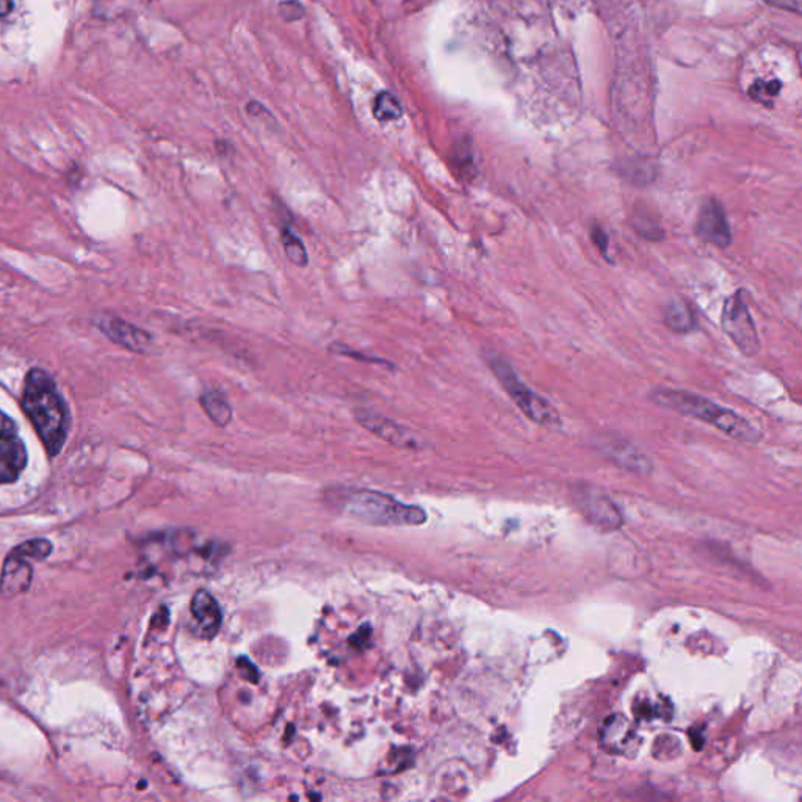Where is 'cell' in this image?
<instances>
[{
	"label": "cell",
	"mask_w": 802,
	"mask_h": 802,
	"mask_svg": "<svg viewBox=\"0 0 802 802\" xmlns=\"http://www.w3.org/2000/svg\"><path fill=\"white\" fill-rule=\"evenodd\" d=\"M22 409L29 417L50 457H57L68 439L72 413L57 383L43 369H32L25 376Z\"/></svg>",
	"instance_id": "obj_1"
},
{
	"label": "cell",
	"mask_w": 802,
	"mask_h": 802,
	"mask_svg": "<svg viewBox=\"0 0 802 802\" xmlns=\"http://www.w3.org/2000/svg\"><path fill=\"white\" fill-rule=\"evenodd\" d=\"M650 400L657 403L661 408L693 417L723 431L724 435L741 442H759L761 432L754 425L749 424L740 414L732 409L723 408L718 403L708 398L700 397L693 392L680 389H657L650 394Z\"/></svg>",
	"instance_id": "obj_2"
},
{
	"label": "cell",
	"mask_w": 802,
	"mask_h": 802,
	"mask_svg": "<svg viewBox=\"0 0 802 802\" xmlns=\"http://www.w3.org/2000/svg\"><path fill=\"white\" fill-rule=\"evenodd\" d=\"M340 505L347 515L378 527H408L427 523V513L419 506L402 504L397 498L378 491H347Z\"/></svg>",
	"instance_id": "obj_3"
},
{
	"label": "cell",
	"mask_w": 802,
	"mask_h": 802,
	"mask_svg": "<svg viewBox=\"0 0 802 802\" xmlns=\"http://www.w3.org/2000/svg\"><path fill=\"white\" fill-rule=\"evenodd\" d=\"M486 362L491 372L498 380L501 386L504 387L506 394L509 395L517 408L520 409L531 420V422L541 425V427L556 428L561 425V416L556 406L547 398L539 395L538 392L530 389L523 380L517 376L515 369L512 367L505 358L501 354H486Z\"/></svg>",
	"instance_id": "obj_4"
},
{
	"label": "cell",
	"mask_w": 802,
	"mask_h": 802,
	"mask_svg": "<svg viewBox=\"0 0 802 802\" xmlns=\"http://www.w3.org/2000/svg\"><path fill=\"white\" fill-rule=\"evenodd\" d=\"M721 327L743 354L752 358L759 353L760 339L746 303L745 292L737 290L726 299L721 312Z\"/></svg>",
	"instance_id": "obj_5"
},
{
	"label": "cell",
	"mask_w": 802,
	"mask_h": 802,
	"mask_svg": "<svg viewBox=\"0 0 802 802\" xmlns=\"http://www.w3.org/2000/svg\"><path fill=\"white\" fill-rule=\"evenodd\" d=\"M28 465V449L17 424L0 411V484L17 482Z\"/></svg>",
	"instance_id": "obj_6"
},
{
	"label": "cell",
	"mask_w": 802,
	"mask_h": 802,
	"mask_svg": "<svg viewBox=\"0 0 802 802\" xmlns=\"http://www.w3.org/2000/svg\"><path fill=\"white\" fill-rule=\"evenodd\" d=\"M354 419L365 430L372 435L378 436L384 442L398 449L420 450L424 447V439L416 431L403 427L395 420L387 419L378 413L369 411V409H356Z\"/></svg>",
	"instance_id": "obj_7"
},
{
	"label": "cell",
	"mask_w": 802,
	"mask_h": 802,
	"mask_svg": "<svg viewBox=\"0 0 802 802\" xmlns=\"http://www.w3.org/2000/svg\"><path fill=\"white\" fill-rule=\"evenodd\" d=\"M697 239L707 245L727 248L732 243V231L726 210L718 199L710 198L701 206L696 218Z\"/></svg>",
	"instance_id": "obj_8"
},
{
	"label": "cell",
	"mask_w": 802,
	"mask_h": 802,
	"mask_svg": "<svg viewBox=\"0 0 802 802\" xmlns=\"http://www.w3.org/2000/svg\"><path fill=\"white\" fill-rule=\"evenodd\" d=\"M32 560L20 546L11 550L0 575V593L3 597H17L25 593L32 582Z\"/></svg>",
	"instance_id": "obj_9"
},
{
	"label": "cell",
	"mask_w": 802,
	"mask_h": 802,
	"mask_svg": "<svg viewBox=\"0 0 802 802\" xmlns=\"http://www.w3.org/2000/svg\"><path fill=\"white\" fill-rule=\"evenodd\" d=\"M579 504L582 506V512L585 513L587 519L598 525V527L616 530L623 524L619 509L604 494L594 493L591 490L585 491L580 495Z\"/></svg>",
	"instance_id": "obj_10"
},
{
	"label": "cell",
	"mask_w": 802,
	"mask_h": 802,
	"mask_svg": "<svg viewBox=\"0 0 802 802\" xmlns=\"http://www.w3.org/2000/svg\"><path fill=\"white\" fill-rule=\"evenodd\" d=\"M191 615L196 619V627L201 638H213L220 631L221 616L220 605L212 594L205 590H199L191 601Z\"/></svg>",
	"instance_id": "obj_11"
},
{
	"label": "cell",
	"mask_w": 802,
	"mask_h": 802,
	"mask_svg": "<svg viewBox=\"0 0 802 802\" xmlns=\"http://www.w3.org/2000/svg\"><path fill=\"white\" fill-rule=\"evenodd\" d=\"M99 328H102V331L106 332L113 342L120 343V345L125 347V349L140 351V353L147 350V347H150L151 342H153V339H151V336L147 334L146 331L140 330V328L134 327V325L125 323L123 320L110 319L107 323H103L102 321V323L99 325Z\"/></svg>",
	"instance_id": "obj_12"
},
{
	"label": "cell",
	"mask_w": 802,
	"mask_h": 802,
	"mask_svg": "<svg viewBox=\"0 0 802 802\" xmlns=\"http://www.w3.org/2000/svg\"><path fill=\"white\" fill-rule=\"evenodd\" d=\"M635 740H637V738H635L630 724H628V721L620 718V716H613V718L608 719V723L605 724L604 734H602V745H604L608 751L616 754L630 751L631 745H634Z\"/></svg>",
	"instance_id": "obj_13"
},
{
	"label": "cell",
	"mask_w": 802,
	"mask_h": 802,
	"mask_svg": "<svg viewBox=\"0 0 802 802\" xmlns=\"http://www.w3.org/2000/svg\"><path fill=\"white\" fill-rule=\"evenodd\" d=\"M199 405L217 427L224 428L232 422L234 411H232L231 403L220 391L209 389L202 392L201 397H199Z\"/></svg>",
	"instance_id": "obj_14"
},
{
	"label": "cell",
	"mask_w": 802,
	"mask_h": 802,
	"mask_svg": "<svg viewBox=\"0 0 802 802\" xmlns=\"http://www.w3.org/2000/svg\"><path fill=\"white\" fill-rule=\"evenodd\" d=\"M663 321L669 330L678 332V334H686L696 328L693 309L690 308L689 303L680 298L667 303L663 309Z\"/></svg>",
	"instance_id": "obj_15"
},
{
	"label": "cell",
	"mask_w": 802,
	"mask_h": 802,
	"mask_svg": "<svg viewBox=\"0 0 802 802\" xmlns=\"http://www.w3.org/2000/svg\"><path fill=\"white\" fill-rule=\"evenodd\" d=\"M607 453L617 464L623 465L628 471L645 472L649 469V461L646 460L645 454L639 453L630 443L612 442L608 446Z\"/></svg>",
	"instance_id": "obj_16"
},
{
	"label": "cell",
	"mask_w": 802,
	"mask_h": 802,
	"mask_svg": "<svg viewBox=\"0 0 802 802\" xmlns=\"http://www.w3.org/2000/svg\"><path fill=\"white\" fill-rule=\"evenodd\" d=\"M281 243H283L284 253H286L288 261H290L295 267H308V250H306L305 243H303V240L299 239L295 232H292L288 228H284L283 231H281Z\"/></svg>",
	"instance_id": "obj_17"
},
{
	"label": "cell",
	"mask_w": 802,
	"mask_h": 802,
	"mask_svg": "<svg viewBox=\"0 0 802 802\" xmlns=\"http://www.w3.org/2000/svg\"><path fill=\"white\" fill-rule=\"evenodd\" d=\"M373 112H375L376 120L394 121L402 117V107L397 98H394L391 94H383L376 99Z\"/></svg>",
	"instance_id": "obj_18"
},
{
	"label": "cell",
	"mask_w": 802,
	"mask_h": 802,
	"mask_svg": "<svg viewBox=\"0 0 802 802\" xmlns=\"http://www.w3.org/2000/svg\"><path fill=\"white\" fill-rule=\"evenodd\" d=\"M635 229L639 235L650 240V242H657V240L663 239V229L659 227L657 221H652V218L645 216L642 212H638L634 220Z\"/></svg>",
	"instance_id": "obj_19"
},
{
	"label": "cell",
	"mask_w": 802,
	"mask_h": 802,
	"mask_svg": "<svg viewBox=\"0 0 802 802\" xmlns=\"http://www.w3.org/2000/svg\"><path fill=\"white\" fill-rule=\"evenodd\" d=\"M779 88H781V84L776 83V80L774 83H759L754 85L751 96L759 99V101H763V99H770L772 96L778 95Z\"/></svg>",
	"instance_id": "obj_20"
},
{
	"label": "cell",
	"mask_w": 802,
	"mask_h": 802,
	"mask_svg": "<svg viewBox=\"0 0 802 802\" xmlns=\"http://www.w3.org/2000/svg\"><path fill=\"white\" fill-rule=\"evenodd\" d=\"M331 351H334V353L342 354V356L351 358V360H358V361H364V362H376V364H384V361L381 360H373L372 356H365V354L358 353V351L350 350L349 347L345 345H339V343H334V345L331 347Z\"/></svg>",
	"instance_id": "obj_21"
},
{
	"label": "cell",
	"mask_w": 802,
	"mask_h": 802,
	"mask_svg": "<svg viewBox=\"0 0 802 802\" xmlns=\"http://www.w3.org/2000/svg\"><path fill=\"white\" fill-rule=\"evenodd\" d=\"M591 239H593V243L596 245L597 250L601 251V254L607 256L609 246L607 232H605L601 227H594L593 232H591Z\"/></svg>",
	"instance_id": "obj_22"
},
{
	"label": "cell",
	"mask_w": 802,
	"mask_h": 802,
	"mask_svg": "<svg viewBox=\"0 0 802 802\" xmlns=\"http://www.w3.org/2000/svg\"><path fill=\"white\" fill-rule=\"evenodd\" d=\"M767 2H770L776 7H782V9L794 10L796 13L800 11V6H798V3L789 2V0H767Z\"/></svg>",
	"instance_id": "obj_23"
},
{
	"label": "cell",
	"mask_w": 802,
	"mask_h": 802,
	"mask_svg": "<svg viewBox=\"0 0 802 802\" xmlns=\"http://www.w3.org/2000/svg\"><path fill=\"white\" fill-rule=\"evenodd\" d=\"M13 0H0V18L9 17L11 11H13Z\"/></svg>",
	"instance_id": "obj_24"
}]
</instances>
